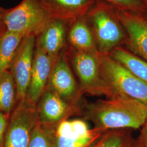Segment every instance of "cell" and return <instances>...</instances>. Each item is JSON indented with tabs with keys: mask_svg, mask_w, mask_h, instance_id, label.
Listing matches in <instances>:
<instances>
[{
	"mask_svg": "<svg viewBox=\"0 0 147 147\" xmlns=\"http://www.w3.org/2000/svg\"><path fill=\"white\" fill-rule=\"evenodd\" d=\"M142 1H143V2L144 5H145V7H146V10H147V0H142Z\"/></svg>",
	"mask_w": 147,
	"mask_h": 147,
	"instance_id": "26",
	"label": "cell"
},
{
	"mask_svg": "<svg viewBox=\"0 0 147 147\" xmlns=\"http://www.w3.org/2000/svg\"><path fill=\"white\" fill-rule=\"evenodd\" d=\"M51 19L41 0H22L15 7L5 9L3 14L6 30L24 37H37Z\"/></svg>",
	"mask_w": 147,
	"mask_h": 147,
	"instance_id": "4",
	"label": "cell"
},
{
	"mask_svg": "<svg viewBox=\"0 0 147 147\" xmlns=\"http://www.w3.org/2000/svg\"><path fill=\"white\" fill-rule=\"evenodd\" d=\"M102 77L114 96L121 95L147 105V84L109 54L99 53Z\"/></svg>",
	"mask_w": 147,
	"mask_h": 147,
	"instance_id": "3",
	"label": "cell"
},
{
	"mask_svg": "<svg viewBox=\"0 0 147 147\" xmlns=\"http://www.w3.org/2000/svg\"><path fill=\"white\" fill-rule=\"evenodd\" d=\"M109 55L147 84V62L122 47H116Z\"/></svg>",
	"mask_w": 147,
	"mask_h": 147,
	"instance_id": "16",
	"label": "cell"
},
{
	"mask_svg": "<svg viewBox=\"0 0 147 147\" xmlns=\"http://www.w3.org/2000/svg\"><path fill=\"white\" fill-rule=\"evenodd\" d=\"M55 62L36 44L26 99L37 105L47 87Z\"/></svg>",
	"mask_w": 147,
	"mask_h": 147,
	"instance_id": "12",
	"label": "cell"
},
{
	"mask_svg": "<svg viewBox=\"0 0 147 147\" xmlns=\"http://www.w3.org/2000/svg\"><path fill=\"white\" fill-rule=\"evenodd\" d=\"M137 140L144 147H147V117L144 124L142 126L141 132L137 138Z\"/></svg>",
	"mask_w": 147,
	"mask_h": 147,
	"instance_id": "23",
	"label": "cell"
},
{
	"mask_svg": "<svg viewBox=\"0 0 147 147\" xmlns=\"http://www.w3.org/2000/svg\"><path fill=\"white\" fill-rule=\"evenodd\" d=\"M36 43V36L27 35L24 37L8 69L15 80L18 102L26 99Z\"/></svg>",
	"mask_w": 147,
	"mask_h": 147,
	"instance_id": "9",
	"label": "cell"
},
{
	"mask_svg": "<svg viewBox=\"0 0 147 147\" xmlns=\"http://www.w3.org/2000/svg\"><path fill=\"white\" fill-rule=\"evenodd\" d=\"M18 102L16 82L8 70L0 78V112L11 115Z\"/></svg>",
	"mask_w": 147,
	"mask_h": 147,
	"instance_id": "18",
	"label": "cell"
},
{
	"mask_svg": "<svg viewBox=\"0 0 147 147\" xmlns=\"http://www.w3.org/2000/svg\"><path fill=\"white\" fill-rule=\"evenodd\" d=\"M44 129L49 134L52 147H94L108 131L90 128L83 118L67 119L51 129Z\"/></svg>",
	"mask_w": 147,
	"mask_h": 147,
	"instance_id": "6",
	"label": "cell"
},
{
	"mask_svg": "<svg viewBox=\"0 0 147 147\" xmlns=\"http://www.w3.org/2000/svg\"><path fill=\"white\" fill-rule=\"evenodd\" d=\"M68 24L51 19L36 37V45L40 47L54 62L65 49Z\"/></svg>",
	"mask_w": 147,
	"mask_h": 147,
	"instance_id": "13",
	"label": "cell"
},
{
	"mask_svg": "<svg viewBox=\"0 0 147 147\" xmlns=\"http://www.w3.org/2000/svg\"><path fill=\"white\" fill-rule=\"evenodd\" d=\"M117 9L140 14H146L147 10L142 0H103Z\"/></svg>",
	"mask_w": 147,
	"mask_h": 147,
	"instance_id": "20",
	"label": "cell"
},
{
	"mask_svg": "<svg viewBox=\"0 0 147 147\" xmlns=\"http://www.w3.org/2000/svg\"><path fill=\"white\" fill-rule=\"evenodd\" d=\"M5 9L2 12H0V34H1L6 30L3 21V14L5 11Z\"/></svg>",
	"mask_w": 147,
	"mask_h": 147,
	"instance_id": "24",
	"label": "cell"
},
{
	"mask_svg": "<svg viewBox=\"0 0 147 147\" xmlns=\"http://www.w3.org/2000/svg\"><path fill=\"white\" fill-rule=\"evenodd\" d=\"M38 121L45 129H51L71 116L81 114V107L71 105L47 88L37 104Z\"/></svg>",
	"mask_w": 147,
	"mask_h": 147,
	"instance_id": "10",
	"label": "cell"
},
{
	"mask_svg": "<svg viewBox=\"0 0 147 147\" xmlns=\"http://www.w3.org/2000/svg\"><path fill=\"white\" fill-rule=\"evenodd\" d=\"M24 36L5 30L0 34V78L8 70Z\"/></svg>",
	"mask_w": 147,
	"mask_h": 147,
	"instance_id": "17",
	"label": "cell"
},
{
	"mask_svg": "<svg viewBox=\"0 0 147 147\" xmlns=\"http://www.w3.org/2000/svg\"><path fill=\"white\" fill-rule=\"evenodd\" d=\"M80 115L93 123L94 127L106 130L138 129L147 117V105L121 95L84 103Z\"/></svg>",
	"mask_w": 147,
	"mask_h": 147,
	"instance_id": "1",
	"label": "cell"
},
{
	"mask_svg": "<svg viewBox=\"0 0 147 147\" xmlns=\"http://www.w3.org/2000/svg\"><path fill=\"white\" fill-rule=\"evenodd\" d=\"M134 141L131 129L110 130L94 147H132Z\"/></svg>",
	"mask_w": 147,
	"mask_h": 147,
	"instance_id": "19",
	"label": "cell"
},
{
	"mask_svg": "<svg viewBox=\"0 0 147 147\" xmlns=\"http://www.w3.org/2000/svg\"><path fill=\"white\" fill-rule=\"evenodd\" d=\"M9 116L0 112V147H3L4 137Z\"/></svg>",
	"mask_w": 147,
	"mask_h": 147,
	"instance_id": "22",
	"label": "cell"
},
{
	"mask_svg": "<svg viewBox=\"0 0 147 147\" xmlns=\"http://www.w3.org/2000/svg\"><path fill=\"white\" fill-rule=\"evenodd\" d=\"M49 88L70 104L82 107V93L71 68L66 48L53 64L47 84Z\"/></svg>",
	"mask_w": 147,
	"mask_h": 147,
	"instance_id": "8",
	"label": "cell"
},
{
	"mask_svg": "<svg viewBox=\"0 0 147 147\" xmlns=\"http://www.w3.org/2000/svg\"><path fill=\"white\" fill-rule=\"evenodd\" d=\"M5 9H4L3 8H2L1 7H0V12H2V11H5Z\"/></svg>",
	"mask_w": 147,
	"mask_h": 147,
	"instance_id": "27",
	"label": "cell"
},
{
	"mask_svg": "<svg viewBox=\"0 0 147 147\" xmlns=\"http://www.w3.org/2000/svg\"><path fill=\"white\" fill-rule=\"evenodd\" d=\"M28 147H52L49 134L41 125L39 121L32 132Z\"/></svg>",
	"mask_w": 147,
	"mask_h": 147,
	"instance_id": "21",
	"label": "cell"
},
{
	"mask_svg": "<svg viewBox=\"0 0 147 147\" xmlns=\"http://www.w3.org/2000/svg\"><path fill=\"white\" fill-rule=\"evenodd\" d=\"M132 147H144L142 144L139 142L137 139V140H135V141L134 142L133 144V146Z\"/></svg>",
	"mask_w": 147,
	"mask_h": 147,
	"instance_id": "25",
	"label": "cell"
},
{
	"mask_svg": "<svg viewBox=\"0 0 147 147\" xmlns=\"http://www.w3.org/2000/svg\"><path fill=\"white\" fill-rule=\"evenodd\" d=\"M116 12L127 34L126 49L147 62V20L144 14L117 8Z\"/></svg>",
	"mask_w": 147,
	"mask_h": 147,
	"instance_id": "11",
	"label": "cell"
},
{
	"mask_svg": "<svg viewBox=\"0 0 147 147\" xmlns=\"http://www.w3.org/2000/svg\"><path fill=\"white\" fill-rule=\"evenodd\" d=\"M53 18L68 24L86 16L94 6L96 0H41Z\"/></svg>",
	"mask_w": 147,
	"mask_h": 147,
	"instance_id": "14",
	"label": "cell"
},
{
	"mask_svg": "<svg viewBox=\"0 0 147 147\" xmlns=\"http://www.w3.org/2000/svg\"><path fill=\"white\" fill-rule=\"evenodd\" d=\"M38 121L37 105L26 99L18 101L9 117L3 147H28Z\"/></svg>",
	"mask_w": 147,
	"mask_h": 147,
	"instance_id": "7",
	"label": "cell"
},
{
	"mask_svg": "<svg viewBox=\"0 0 147 147\" xmlns=\"http://www.w3.org/2000/svg\"><path fill=\"white\" fill-rule=\"evenodd\" d=\"M66 51L84 94L92 96L104 95L106 98L114 96L102 77L99 53L94 54L82 52L70 47Z\"/></svg>",
	"mask_w": 147,
	"mask_h": 147,
	"instance_id": "5",
	"label": "cell"
},
{
	"mask_svg": "<svg viewBox=\"0 0 147 147\" xmlns=\"http://www.w3.org/2000/svg\"><path fill=\"white\" fill-rule=\"evenodd\" d=\"M86 17L99 53L109 54L116 47L125 45L127 34L113 5L96 0Z\"/></svg>",
	"mask_w": 147,
	"mask_h": 147,
	"instance_id": "2",
	"label": "cell"
},
{
	"mask_svg": "<svg viewBox=\"0 0 147 147\" xmlns=\"http://www.w3.org/2000/svg\"><path fill=\"white\" fill-rule=\"evenodd\" d=\"M67 41L69 47L75 50L94 54L99 53L86 16L69 23Z\"/></svg>",
	"mask_w": 147,
	"mask_h": 147,
	"instance_id": "15",
	"label": "cell"
},
{
	"mask_svg": "<svg viewBox=\"0 0 147 147\" xmlns=\"http://www.w3.org/2000/svg\"><path fill=\"white\" fill-rule=\"evenodd\" d=\"M144 16H145V18H146V19H147V13H146V14H144Z\"/></svg>",
	"mask_w": 147,
	"mask_h": 147,
	"instance_id": "28",
	"label": "cell"
}]
</instances>
